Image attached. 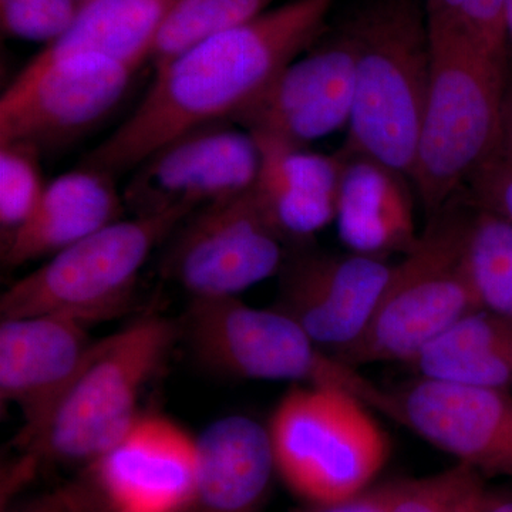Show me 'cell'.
Segmentation results:
<instances>
[{
    "label": "cell",
    "mask_w": 512,
    "mask_h": 512,
    "mask_svg": "<svg viewBox=\"0 0 512 512\" xmlns=\"http://www.w3.org/2000/svg\"><path fill=\"white\" fill-rule=\"evenodd\" d=\"M464 0H426L429 18L456 20Z\"/></svg>",
    "instance_id": "obj_33"
},
{
    "label": "cell",
    "mask_w": 512,
    "mask_h": 512,
    "mask_svg": "<svg viewBox=\"0 0 512 512\" xmlns=\"http://www.w3.org/2000/svg\"><path fill=\"white\" fill-rule=\"evenodd\" d=\"M333 3L289 0L160 64L133 114L83 165L116 178L136 170L187 131L234 120L289 63L318 42Z\"/></svg>",
    "instance_id": "obj_1"
},
{
    "label": "cell",
    "mask_w": 512,
    "mask_h": 512,
    "mask_svg": "<svg viewBox=\"0 0 512 512\" xmlns=\"http://www.w3.org/2000/svg\"><path fill=\"white\" fill-rule=\"evenodd\" d=\"M89 470L111 512H187L197 485V439L165 417L140 414Z\"/></svg>",
    "instance_id": "obj_15"
},
{
    "label": "cell",
    "mask_w": 512,
    "mask_h": 512,
    "mask_svg": "<svg viewBox=\"0 0 512 512\" xmlns=\"http://www.w3.org/2000/svg\"><path fill=\"white\" fill-rule=\"evenodd\" d=\"M468 512H512V494L483 488L474 498Z\"/></svg>",
    "instance_id": "obj_32"
},
{
    "label": "cell",
    "mask_w": 512,
    "mask_h": 512,
    "mask_svg": "<svg viewBox=\"0 0 512 512\" xmlns=\"http://www.w3.org/2000/svg\"><path fill=\"white\" fill-rule=\"evenodd\" d=\"M386 259L306 252L286 259L276 309L332 355L363 335L389 284Z\"/></svg>",
    "instance_id": "obj_14"
},
{
    "label": "cell",
    "mask_w": 512,
    "mask_h": 512,
    "mask_svg": "<svg viewBox=\"0 0 512 512\" xmlns=\"http://www.w3.org/2000/svg\"><path fill=\"white\" fill-rule=\"evenodd\" d=\"M137 70L94 55L23 69L0 99V144H28L40 153L62 146L119 106Z\"/></svg>",
    "instance_id": "obj_11"
},
{
    "label": "cell",
    "mask_w": 512,
    "mask_h": 512,
    "mask_svg": "<svg viewBox=\"0 0 512 512\" xmlns=\"http://www.w3.org/2000/svg\"><path fill=\"white\" fill-rule=\"evenodd\" d=\"M396 484L389 483L369 488L365 493L357 495L352 500L322 507L319 512H389Z\"/></svg>",
    "instance_id": "obj_31"
},
{
    "label": "cell",
    "mask_w": 512,
    "mask_h": 512,
    "mask_svg": "<svg viewBox=\"0 0 512 512\" xmlns=\"http://www.w3.org/2000/svg\"><path fill=\"white\" fill-rule=\"evenodd\" d=\"M274 0H177L168 12L150 60L160 66L201 40L258 18Z\"/></svg>",
    "instance_id": "obj_23"
},
{
    "label": "cell",
    "mask_w": 512,
    "mask_h": 512,
    "mask_svg": "<svg viewBox=\"0 0 512 512\" xmlns=\"http://www.w3.org/2000/svg\"><path fill=\"white\" fill-rule=\"evenodd\" d=\"M261 153L248 130L231 121L187 131L147 157L131 175L123 200L133 217L187 214L232 200L254 187Z\"/></svg>",
    "instance_id": "obj_10"
},
{
    "label": "cell",
    "mask_w": 512,
    "mask_h": 512,
    "mask_svg": "<svg viewBox=\"0 0 512 512\" xmlns=\"http://www.w3.org/2000/svg\"><path fill=\"white\" fill-rule=\"evenodd\" d=\"M79 2H80V3H83V5H84V3L92 2V0H79Z\"/></svg>",
    "instance_id": "obj_36"
},
{
    "label": "cell",
    "mask_w": 512,
    "mask_h": 512,
    "mask_svg": "<svg viewBox=\"0 0 512 512\" xmlns=\"http://www.w3.org/2000/svg\"><path fill=\"white\" fill-rule=\"evenodd\" d=\"M343 156L335 224L353 254L387 259L406 255L419 241L406 175L373 158Z\"/></svg>",
    "instance_id": "obj_19"
},
{
    "label": "cell",
    "mask_w": 512,
    "mask_h": 512,
    "mask_svg": "<svg viewBox=\"0 0 512 512\" xmlns=\"http://www.w3.org/2000/svg\"><path fill=\"white\" fill-rule=\"evenodd\" d=\"M94 342L87 325L67 316L39 315L0 323V397L22 412L19 440L43 423Z\"/></svg>",
    "instance_id": "obj_16"
},
{
    "label": "cell",
    "mask_w": 512,
    "mask_h": 512,
    "mask_svg": "<svg viewBox=\"0 0 512 512\" xmlns=\"http://www.w3.org/2000/svg\"><path fill=\"white\" fill-rule=\"evenodd\" d=\"M10 512H111L90 470L86 476L30 498Z\"/></svg>",
    "instance_id": "obj_30"
},
{
    "label": "cell",
    "mask_w": 512,
    "mask_h": 512,
    "mask_svg": "<svg viewBox=\"0 0 512 512\" xmlns=\"http://www.w3.org/2000/svg\"><path fill=\"white\" fill-rule=\"evenodd\" d=\"M370 410L346 390L296 384L266 426L276 474L319 508L365 493L390 448Z\"/></svg>",
    "instance_id": "obj_6"
},
{
    "label": "cell",
    "mask_w": 512,
    "mask_h": 512,
    "mask_svg": "<svg viewBox=\"0 0 512 512\" xmlns=\"http://www.w3.org/2000/svg\"><path fill=\"white\" fill-rule=\"evenodd\" d=\"M390 393L394 421L481 477H512V390L414 377Z\"/></svg>",
    "instance_id": "obj_13"
},
{
    "label": "cell",
    "mask_w": 512,
    "mask_h": 512,
    "mask_svg": "<svg viewBox=\"0 0 512 512\" xmlns=\"http://www.w3.org/2000/svg\"><path fill=\"white\" fill-rule=\"evenodd\" d=\"M355 99L342 151L412 177L430 80V33L417 0H375L348 23Z\"/></svg>",
    "instance_id": "obj_3"
},
{
    "label": "cell",
    "mask_w": 512,
    "mask_h": 512,
    "mask_svg": "<svg viewBox=\"0 0 512 512\" xmlns=\"http://www.w3.org/2000/svg\"><path fill=\"white\" fill-rule=\"evenodd\" d=\"M79 0H0L3 35L26 42H55L76 19Z\"/></svg>",
    "instance_id": "obj_27"
},
{
    "label": "cell",
    "mask_w": 512,
    "mask_h": 512,
    "mask_svg": "<svg viewBox=\"0 0 512 512\" xmlns=\"http://www.w3.org/2000/svg\"><path fill=\"white\" fill-rule=\"evenodd\" d=\"M177 0H92L70 28L40 50L25 70L77 55L109 57L140 69L150 60L158 32Z\"/></svg>",
    "instance_id": "obj_21"
},
{
    "label": "cell",
    "mask_w": 512,
    "mask_h": 512,
    "mask_svg": "<svg viewBox=\"0 0 512 512\" xmlns=\"http://www.w3.org/2000/svg\"><path fill=\"white\" fill-rule=\"evenodd\" d=\"M467 259L481 308L512 320V227L474 208Z\"/></svg>",
    "instance_id": "obj_24"
},
{
    "label": "cell",
    "mask_w": 512,
    "mask_h": 512,
    "mask_svg": "<svg viewBox=\"0 0 512 512\" xmlns=\"http://www.w3.org/2000/svg\"><path fill=\"white\" fill-rule=\"evenodd\" d=\"M464 201L476 210L490 212L512 227V161L498 150L468 178Z\"/></svg>",
    "instance_id": "obj_28"
},
{
    "label": "cell",
    "mask_w": 512,
    "mask_h": 512,
    "mask_svg": "<svg viewBox=\"0 0 512 512\" xmlns=\"http://www.w3.org/2000/svg\"><path fill=\"white\" fill-rule=\"evenodd\" d=\"M414 377L512 390V320L480 308L406 363Z\"/></svg>",
    "instance_id": "obj_22"
},
{
    "label": "cell",
    "mask_w": 512,
    "mask_h": 512,
    "mask_svg": "<svg viewBox=\"0 0 512 512\" xmlns=\"http://www.w3.org/2000/svg\"><path fill=\"white\" fill-rule=\"evenodd\" d=\"M197 446L187 512H261L276 474L268 427L239 414L222 417L202 431Z\"/></svg>",
    "instance_id": "obj_20"
},
{
    "label": "cell",
    "mask_w": 512,
    "mask_h": 512,
    "mask_svg": "<svg viewBox=\"0 0 512 512\" xmlns=\"http://www.w3.org/2000/svg\"><path fill=\"white\" fill-rule=\"evenodd\" d=\"M507 0H464L456 22L477 45L507 62Z\"/></svg>",
    "instance_id": "obj_29"
},
{
    "label": "cell",
    "mask_w": 512,
    "mask_h": 512,
    "mask_svg": "<svg viewBox=\"0 0 512 512\" xmlns=\"http://www.w3.org/2000/svg\"><path fill=\"white\" fill-rule=\"evenodd\" d=\"M114 180L113 175L83 165L47 184L29 220L2 239L3 264L16 268L50 258L123 220L127 208Z\"/></svg>",
    "instance_id": "obj_18"
},
{
    "label": "cell",
    "mask_w": 512,
    "mask_h": 512,
    "mask_svg": "<svg viewBox=\"0 0 512 512\" xmlns=\"http://www.w3.org/2000/svg\"><path fill=\"white\" fill-rule=\"evenodd\" d=\"M355 42L348 26L293 60L231 123L292 146L348 127L355 99Z\"/></svg>",
    "instance_id": "obj_12"
},
{
    "label": "cell",
    "mask_w": 512,
    "mask_h": 512,
    "mask_svg": "<svg viewBox=\"0 0 512 512\" xmlns=\"http://www.w3.org/2000/svg\"><path fill=\"white\" fill-rule=\"evenodd\" d=\"M457 198L430 218L416 247L394 264L369 325L349 348L333 355L353 369L406 365L454 322L480 309L467 259L473 210Z\"/></svg>",
    "instance_id": "obj_5"
},
{
    "label": "cell",
    "mask_w": 512,
    "mask_h": 512,
    "mask_svg": "<svg viewBox=\"0 0 512 512\" xmlns=\"http://www.w3.org/2000/svg\"><path fill=\"white\" fill-rule=\"evenodd\" d=\"M174 234L164 274L191 299L238 296L281 274L289 256L252 190L192 212Z\"/></svg>",
    "instance_id": "obj_9"
},
{
    "label": "cell",
    "mask_w": 512,
    "mask_h": 512,
    "mask_svg": "<svg viewBox=\"0 0 512 512\" xmlns=\"http://www.w3.org/2000/svg\"><path fill=\"white\" fill-rule=\"evenodd\" d=\"M254 138L261 163L252 192L281 237L302 242L335 222L342 153L330 156L274 138Z\"/></svg>",
    "instance_id": "obj_17"
},
{
    "label": "cell",
    "mask_w": 512,
    "mask_h": 512,
    "mask_svg": "<svg viewBox=\"0 0 512 512\" xmlns=\"http://www.w3.org/2000/svg\"><path fill=\"white\" fill-rule=\"evenodd\" d=\"M187 217L168 211L123 218L94 232L10 285L0 298V316H67L89 326L123 315L151 252Z\"/></svg>",
    "instance_id": "obj_8"
},
{
    "label": "cell",
    "mask_w": 512,
    "mask_h": 512,
    "mask_svg": "<svg viewBox=\"0 0 512 512\" xmlns=\"http://www.w3.org/2000/svg\"><path fill=\"white\" fill-rule=\"evenodd\" d=\"M430 80L410 180L431 217L503 144L507 62L456 20L429 18Z\"/></svg>",
    "instance_id": "obj_2"
},
{
    "label": "cell",
    "mask_w": 512,
    "mask_h": 512,
    "mask_svg": "<svg viewBox=\"0 0 512 512\" xmlns=\"http://www.w3.org/2000/svg\"><path fill=\"white\" fill-rule=\"evenodd\" d=\"M505 23H507L508 47L512 46V0H507L505 8Z\"/></svg>",
    "instance_id": "obj_35"
},
{
    "label": "cell",
    "mask_w": 512,
    "mask_h": 512,
    "mask_svg": "<svg viewBox=\"0 0 512 512\" xmlns=\"http://www.w3.org/2000/svg\"><path fill=\"white\" fill-rule=\"evenodd\" d=\"M40 151L28 144H0V229L2 239L22 227L35 212L47 183Z\"/></svg>",
    "instance_id": "obj_25"
},
{
    "label": "cell",
    "mask_w": 512,
    "mask_h": 512,
    "mask_svg": "<svg viewBox=\"0 0 512 512\" xmlns=\"http://www.w3.org/2000/svg\"><path fill=\"white\" fill-rule=\"evenodd\" d=\"M184 330L211 369L239 379L336 387L393 420L390 390L326 353L279 309L254 308L238 296L192 298Z\"/></svg>",
    "instance_id": "obj_7"
},
{
    "label": "cell",
    "mask_w": 512,
    "mask_h": 512,
    "mask_svg": "<svg viewBox=\"0 0 512 512\" xmlns=\"http://www.w3.org/2000/svg\"><path fill=\"white\" fill-rule=\"evenodd\" d=\"M177 325L147 315L94 342L43 423L20 444L36 460L92 466L138 419L144 387L177 342Z\"/></svg>",
    "instance_id": "obj_4"
},
{
    "label": "cell",
    "mask_w": 512,
    "mask_h": 512,
    "mask_svg": "<svg viewBox=\"0 0 512 512\" xmlns=\"http://www.w3.org/2000/svg\"><path fill=\"white\" fill-rule=\"evenodd\" d=\"M484 487L477 471L457 464L434 476L399 481L389 512H468Z\"/></svg>",
    "instance_id": "obj_26"
},
{
    "label": "cell",
    "mask_w": 512,
    "mask_h": 512,
    "mask_svg": "<svg viewBox=\"0 0 512 512\" xmlns=\"http://www.w3.org/2000/svg\"><path fill=\"white\" fill-rule=\"evenodd\" d=\"M501 150L512 161V86L510 92H507V99H505L503 144H501Z\"/></svg>",
    "instance_id": "obj_34"
}]
</instances>
